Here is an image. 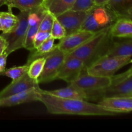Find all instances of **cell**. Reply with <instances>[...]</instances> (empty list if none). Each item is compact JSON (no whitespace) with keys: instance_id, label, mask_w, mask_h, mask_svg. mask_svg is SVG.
Segmentation results:
<instances>
[{"instance_id":"6da1fadb","label":"cell","mask_w":132,"mask_h":132,"mask_svg":"<svg viewBox=\"0 0 132 132\" xmlns=\"http://www.w3.org/2000/svg\"><path fill=\"white\" fill-rule=\"evenodd\" d=\"M39 94V101H41L45 105L48 113L51 114L99 116L117 115L98 103L94 104L81 99L58 97L44 92L40 88Z\"/></svg>"},{"instance_id":"7a4b0ae2","label":"cell","mask_w":132,"mask_h":132,"mask_svg":"<svg viewBox=\"0 0 132 132\" xmlns=\"http://www.w3.org/2000/svg\"><path fill=\"white\" fill-rule=\"evenodd\" d=\"M110 27L97 32L91 39L68 54L77 57L83 61L86 68L101 57L106 55L113 45Z\"/></svg>"},{"instance_id":"3957f363","label":"cell","mask_w":132,"mask_h":132,"mask_svg":"<svg viewBox=\"0 0 132 132\" xmlns=\"http://www.w3.org/2000/svg\"><path fill=\"white\" fill-rule=\"evenodd\" d=\"M112 83L108 87L87 92L89 99H103L108 97L128 96L132 94V67L126 72L112 77Z\"/></svg>"},{"instance_id":"277c9868","label":"cell","mask_w":132,"mask_h":132,"mask_svg":"<svg viewBox=\"0 0 132 132\" xmlns=\"http://www.w3.org/2000/svg\"><path fill=\"white\" fill-rule=\"evenodd\" d=\"M131 57L105 55L86 68L89 74L101 77H112L115 73L130 63Z\"/></svg>"},{"instance_id":"5b68a950","label":"cell","mask_w":132,"mask_h":132,"mask_svg":"<svg viewBox=\"0 0 132 132\" xmlns=\"http://www.w3.org/2000/svg\"><path fill=\"white\" fill-rule=\"evenodd\" d=\"M116 19V15L105 5L95 6L87 12L81 30L97 32L110 27Z\"/></svg>"},{"instance_id":"8992f818","label":"cell","mask_w":132,"mask_h":132,"mask_svg":"<svg viewBox=\"0 0 132 132\" xmlns=\"http://www.w3.org/2000/svg\"><path fill=\"white\" fill-rule=\"evenodd\" d=\"M30 11H20L17 15L19 19L18 25L8 33L1 34L7 43L5 52L9 55L13 52L23 48L27 30L28 27V18Z\"/></svg>"},{"instance_id":"52a82bcc","label":"cell","mask_w":132,"mask_h":132,"mask_svg":"<svg viewBox=\"0 0 132 132\" xmlns=\"http://www.w3.org/2000/svg\"><path fill=\"white\" fill-rule=\"evenodd\" d=\"M67 54L58 48L56 45L52 51L45 54V62L43 69L38 79V83L47 82L56 79L57 76L62 64L64 62Z\"/></svg>"},{"instance_id":"ba28073f","label":"cell","mask_w":132,"mask_h":132,"mask_svg":"<svg viewBox=\"0 0 132 132\" xmlns=\"http://www.w3.org/2000/svg\"><path fill=\"white\" fill-rule=\"evenodd\" d=\"M112 81V77H101L89 74L85 68L77 78L70 84L86 92H90L108 87L111 85Z\"/></svg>"},{"instance_id":"9c48e42d","label":"cell","mask_w":132,"mask_h":132,"mask_svg":"<svg viewBox=\"0 0 132 132\" xmlns=\"http://www.w3.org/2000/svg\"><path fill=\"white\" fill-rule=\"evenodd\" d=\"M86 68L83 61L70 54H67L62 64L56 79H61L70 84L77 78Z\"/></svg>"},{"instance_id":"30bf717a","label":"cell","mask_w":132,"mask_h":132,"mask_svg":"<svg viewBox=\"0 0 132 132\" xmlns=\"http://www.w3.org/2000/svg\"><path fill=\"white\" fill-rule=\"evenodd\" d=\"M87 12L70 9L59 14L56 18L64 27L67 35H69L81 30Z\"/></svg>"},{"instance_id":"8fae6325","label":"cell","mask_w":132,"mask_h":132,"mask_svg":"<svg viewBox=\"0 0 132 132\" xmlns=\"http://www.w3.org/2000/svg\"><path fill=\"white\" fill-rule=\"evenodd\" d=\"M96 33L85 30H80L71 34L67 35L64 38L60 40V42L56 45V46L68 54L91 39Z\"/></svg>"},{"instance_id":"7c38bea8","label":"cell","mask_w":132,"mask_h":132,"mask_svg":"<svg viewBox=\"0 0 132 132\" xmlns=\"http://www.w3.org/2000/svg\"><path fill=\"white\" fill-rule=\"evenodd\" d=\"M98 104L116 114L132 112V96L108 97L101 99Z\"/></svg>"},{"instance_id":"4fadbf2b","label":"cell","mask_w":132,"mask_h":132,"mask_svg":"<svg viewBox=\"0 0 132 132\" xmlns=\"http://www.w3.org/2000/svg\"><path fill=\"white\" fill-rule=\"evenodd\" d=\"M39 86L37 81L32 79L26 73L20 78L12 80V82L0 92V99L10 96L30 89L34 88Z\"/></svg>"},{"instance_id":"5bb4252c","label":"cell","mask_w":132,"mask_h":132,"mask_svg":"<svg viewBox=\"0 0 132 132\" xmlns=\"http://www.w3.org/2000/svg\"><path fill=\"white\" fill-rule=\"evenodd\" d=\"M39 86L0 99V107H10L23 103L39 101Z\"/></svg>"},{"instance_id":"9a60e30c","label":"cell","mask_w":132,"mask_h":132,"mask_svg":"<svg viewBox=\"0 0 132 132\" xmlns=\"http://www.w3.org/2000/svg\"><path fill=\"white\" fill-rule=\"evenodd\" d=\"M110 33L113 37L132 38V19L120 17L110 27Z\"/></svg>"},{"instance_id":"2e32d148","label":"cell","mask_w":132,"mask_h":132,"mask_svg":"<svg viewBox=\"0 0 132 132\" xmlns=\"http://www.w3.org/2000/svg\"><path fill=\"white\" fill-rule=\"evenodd\" d=\"M44 92L50 95H54L58 97L64 99H81V100H88V95L86 91L81 90L76 86L69 84L67 87L57 89L54 90H43Z\"/></svg>"},{"instance_id":"e0dca14e","label":"cell","mask_w":132,"mask_h":132,"mask_svg":"<svg viewBox=\"0 0 132 132\" xmlns=\"http://www.w3.org/2000/svg\"><path fill=\"white\" fill-rule=\"evenodd\" d=\"M75 1L76 0H43V5L48 11L56 17L72 9Z\"/></svg>"},{"instance_id":"ac0fdd59","label":"cell","mask_w":132,"mask_h":132,"mask_svg":"<svg viewBox=\"0 0 132 132\" xmlns=\"http://www.w3.org/2000/svg\"><path fill=\"white\" fill-rule=\"evenodd\" d=\"M113 56H132V38L125 41H114L106 54Z\"/></svg>"},{"instance_id":"d6986e66","label":"cell","mask_w":132,"mask_h":132,"mask_svg":"<svg viewBox=\"0 0 132 132\" xmlns=\"http://www.w3.org/2000/svg\"><path fill=\"white\" fill-rule=\"evenodd\" d=\"M105 6L117 18L125 17L128 10L132 7V0H108Z\"/></svg>"},{"instance_id":"ffe728a7","label":"cell","mask_w":132,"mask_h":132,"mask_svg":"<svg viewBox=\"0 0 132 132\" xmlns=\"http://www.w3.org/2000/svg\"><path fill=\"white\" fill-rule=\"evenodd\" d=\"M43 3V0H7L6 5L9 11H12V8L19 9V11H31Z\"/></svg>"},{"instance_id":"44dd1931","label":"cell","mask_w":132,"mask_h":132,"mask_svg":"<svg viewBox=\"0 0 132 132\" xmlns=\"http://www.w3.org/2000/svg\"><path fill=\"white\" fill-rule=\"evenodd\" d=\"M19 19L17 15L12 14V11L1 12V22L3 33L11 32L18 25Z\"/></svg>"},{"instance_id":"7402d4cb","label":"cell","mask_w":132,"mask_h":132,"mask_svg":"<svg viewBox=\"0 0 132 132\" xmlns=\"http://www.w3.org/2000/svg\"><path fill=\"white\" fill-rule=\"evenodd\" d=\"M45 62V57H40L32 61L29 64V68L27 72L28 76L31 78L37 80L42 72Z\"/></svg>"},{"instance_id":"603a6c76","label":"cell","mask_w":132,"mask_h":132,"mask_svg":"<svg viewBox=\"0 0 132 132\" xmlns=\"http://www.w3.org/2000/svg\"><path fill=\"white\" fill-rule=\"evenodd\" d=\"M28 68H29V64H26L23 66L12 67L9 69L5 70L1 73L3 76L10 77L12 80H15L20 78L23 75L27 73Z\"/></svg>"},{"instance_id":"cb8c5ba5","label":"cell","mask_w":132,"mask_h":132,"mask_svg":"<svg viewBox=\"0 0 132 132\" xmlns=\"http://www.w3.org/2000/svg\"><path fill=\"white\" fill-rule=\"evenodd\" d=\"M51 36L54 39H62L64 38L66 36V31L64 30L63 26L61 24L56 17L54 18V22H53V25L52 27L51 32H50Z\"/></svg>"},{"instance_id":"d4e9b609","label":"cell","mask_w":132,"mask_h":132,"mask_svg":"<svg viewBox=\"0 0 132 132\" xmlns=\"http://www.w3.org/2000/svg\"><path fill=\"white\" fill-rule=\"evenodd\" d=\"M55 17V16H54L52 13L46 10L45 15L41 19L39 30L41 31H45V32H51L53 22H54Z\"/></svg>"},{"instance_id":"484cf974","label":"cell","mask_w":132,"mask_h":132,"mask_svg":"<svg viewBox=\"0 0 132 132\" xmlns=\"http://www.w3.org/2000/svg\"><path fill=\"white\" fill-rule=\"evenodd\" d=\"M95 6L94 0H76L71 9L77 11L88 12Z\"/></svg>"},{"instance_id":"4316f807","label":"cell","mask_w":132,"mask_h":132,"mask_svg":"<svg viewBox=\"0 0 132 132\" xmlns=\"http://www.w3.org/2000/svg\"><path fill=\"white\" fill-rule=\"evenodd\" d=\"M51 36L50 32H45V31H41L39 30L38 32L36 34V36L34 37V49H37L40 45L42 44L44 41L48 38Z\"/></svg>"},{"instance_id":"83f0119b","label":"cell","mask_w":132,"mask_h":132,"mask_svg":"<svg viewBox=\"0 0 132 132\" xmlns=\"http://www.w3.org/2000/svg\"><path fill=\"white\" fill-rule=\"evenodd\" d=\"M8 55H9L5 52H4L2 54L0 55V73L5 70Z\"/></svg>"},{"instance_id":"f1b7e54d","label":"cell","mask_w":132,"mask_h":132,"mask_svg":"<svg viewBox=\"0 0 132 132\" xmlns=\"http://www.w3.org/2000/svg\"><path fill=\"white\" fill-rule=\"evenodd\" d=\"M7 47V43L3 37L0 35V55L2 54Z\"/></svg>"},{"instance_id":"f546056e","label":"cell","mask_w":132,"mask_h":132,"mask_svg":"<svg viewBox=\"0 0 132 132\" xmlns=\"http://www.w3.org/2000/svg\"><path fill=\"white\" fill-rule=\"evenodd\" d=\"M95 1V3L96 6H104L108 0H94Z\"/></svg>"},{"instance_id":"4dcf8cb0","label":"cell","mask_w":132,"mask_h":132,"mask_svg":"<svg viewBox=\"0 0 132 132\" xmlns=\"http://www.w3.org/2000/svg\"><path fill=\"white\" fill-rule=\"evenodd\" d=\"M125 17H126V18H130V19H132V7L130 8V9L128 10L127 13H126V15H125Z\"/></svg>"},{"instance_id":"1f68e13d","label":"cell","mask_w":132,"mask_h":132,"mask_svg":"<svg viewBox=\"0 0 132 132\" xmlns=\"http://www.w3.org/2000/svg\"><path fill=\"white\" fill-rule=\"evenodd\" d=\"M7 0H0V7L4 5H6Z\"/></svg>"},{"instance_id":"d6a6232c","label":"cell","mask_w":132,"mask_h":132,"mask_svg":"<svg viewBox=\"0 0 132 132\" xmlns=\"http://www.w3.org/2000/svg\"><path fill=\"white\" fill-rule=\"evenodd\" d=\"M2 30V27H1V12H0V31Z\"/></svg>"},{"instance_id":"836d02e7","label":"cell","mask_w":132,"mask_h":132,"mask_svg":"<svg viewBox=\"0 0 132 132\" xmlns=\"http://www.w3.org/2000/svg\"><path fill=\"white\" fill-rule=\"evenodd\" d=\"M130 63H132V59H131V61H130Z\"/></svg>"},{"instance_id":"e575fe53","label":"cell","mask_w":132,"mask_h":132,"mask_svg":"<svg viewBox=\"0 0 132 132\" xmlns=\"http://www.w3.org/2000/svg\"><path fill=\"white\" fill-rule=\"evenodd\" d=\"M131 95V96H132V94H131V95Z\"/></svg>"}]
</instances>
